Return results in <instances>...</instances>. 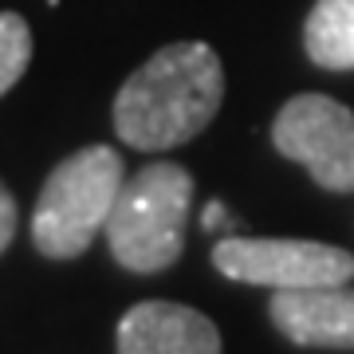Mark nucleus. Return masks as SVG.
<instances>
[{"label": "nucleus", "mask_w": 354, "mask_h": 354, "mask_svg": "<svg viewBox=\"0 0 354 354\" xmlns=\"http://www.w3.org/2000/svg\"><path fill=\"white\" fill-rule=\"evenodd\" d=\"M12 236H16V197L0 181V252L12 244Z\"/></svg>", "instance_id": "nucleus-10"}, {"label": "nucleus", "mask_w": 354, "mask_h": 354, "mask_svg": "<svg viewBox=\"0 0 354 354\" xmlns=\"http://www.w3.org/2000/svg\"><path fill=\"white\" fill-rule=\"evenodd\" d=\"M213 264L221 276L256 283L272 291H307L339 288L354 279V256L346 248L319 241H252L228 236L213 248Z\"/></svg>", "instance_id": "nucleus-5"}, {"label": "nucleus", "mask_w": 354, "mask_h": 354, "mask_svg": "<svg viewBox=\"0 0 354 354\" xmlns=\"http://www.w3.org/2000/svg\"><path fill=\"white\" fill-rule=\"evenodd\" d=\"M225 99V67L201 39L153 51L114 95V130L142 153L174 150L201 134Z\"/></svg>", "instance_id": "nucleus-1"}, {"label": "nucleus", "mask_w": 354, "mask_h": 354, "mask_svg": "<svg viewBox=\"0 0 354 354\" xmlns=\"http://www.w3.org/2000/svg\"><path fill=\"white\" fill-rule=\"evenodd\" d=\"M32 64V28L20 12H0V95L20 83Z\"/></svg>", "instance_id": "nucleus-9"}, {"label": "nucleus", "mask_w": 354, "mask_h": 354, "mask_svg": "<svg viewBox=\"0 0 354 354\" xmlns=\"http://www.w3.org/2000/svg\"><path fill=\"white\" fill-rule=\"evenodd\" d=\"M272 146L327 193H354V111L330 95H295L272 122Z\"/></svg>", "instance_id": "nucleus-4"}, {"label": "nucleus", "mask_w": 354, "mask_h": 354, "mask_svg": "<svg viewBox=\"0 0 354 354\" xmlns=\"http://www.w3.org/2000/svg\"><path fill=\"white\" fill-rule=\"evenodd\" d=\"M268 315L279 335L295 346L319 351H354V288H307V291H276Z\"/></svg>", "instance_id": "nucleus-7"}, {"label": "nucleus", "mask_w": 354, "mask_h": 354, "mask_svg": "<svg viewBox=\"0 0 354 354\" xmlns=\"http://www.w3.org/2000/svg\"><path fill=\"white\" fill-rule=\"evenodd\" d=\"M193 201V177L177 162L142 165L122 181L106 221L111 256L130 272H165L185 248V221Z\"/></svg>", "instance_id": "nucleus-2"}, {"label": "nucleus", "mask_w": 354, "mask_h": 354, "mask_svg": "<svg viewBox=\"0 0 354 354\" xmlns=\"http://www.w3.org/2000/svg\"><path fill=\"white\" fill-rule=\"evenodd\" d=\"M221 221H225V209H221V205H209V209H205V228L221 225Z\"/></svg>", "instance_id": "nucleus-11"}, {"label": "nucleus", "mask_w": 354, "mask_h": 354, "mask_svg": "<svg viewBox=\"0 0 354 354\" xmlns=\"http://www.w3.org/2000/svg\"><path fill=\"white\" fill-rule=\"evenodd\" d=\"M122 158L114 146H83L55 165L36 197L32 241L48 260H75L91 248L122 189Z\"/></svg>", "instance_id": "nucleus-3"}, {"label": "nucleus", "mask_w": 354, "mask_h": 354, "mask_svg": "<svg viewBox=\"0 0 354 354\" xmlns=\"http://www.w3.org/2000/svg\"><path fill=\"white\" fill-rule=\"evenodd\" d=\"M118 354H221V330L185 304L146 299L118 323Z\"/></svg>", "instance_id": "nucleus-6"}, {"label": "nucleus", "mask_w": 354, "mask_h": 354, "mask_svg": "<svg viewBox=\"0 0 354 354\" xmlns=\"http://www.w3.org/2000/svg\"><path fill=\"white\" fill-rule=\"evenodd\" d=\"M311 64L327 71H354V0H315L304 24Z\"/></svg>", "instance_id": "nucleus-8"}]
</instances>
